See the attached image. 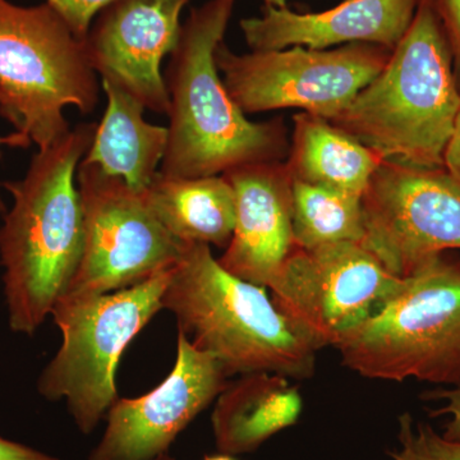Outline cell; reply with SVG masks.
I'll return each mask as SVG.
<instances>
[{"instance_id": "obj_28", "label": "cell", "mask_w": 460, "mask_h": 460, "mask_svg": "<svg viewBox=\"0 0 460 460\" xmlns=\"http://www.w3.org/2000/svg\"><path fill=\"white\" fill-rule=\"evenodd\" d=\"M265 5L275 8H286L288 0H263Z\"/></svg>"}, {"instance_id": "obj_9", "label": "cell", "mask_w": 460, "mask_h": 460, "mask_svg": "<svg viewBox=\"0 0 460 460\" xmlns=\"http://www.w3.org/2000/svg\"><path fill=\"white\" fill-rule=\"evenodd\" d=\"M75 181L84 213L83 256L62 296L108 295L174 266L184 243L160 224L142 192L84 160Z\"/></svg>"}, {"instance_id": "obj_13", "label": "cell", "mask_w": 460, "mask_h": 460, "mask_svg": "<svg viewBox=\"0 0 460 460\" xmlns=\"http://www.w3.org/2000/svg\"><path fill=\"white\" fill-rule=\"evenodd\" d=\"M190 2L115 0L102 9L84 40L93 71L148 111L168 115L162 65L177 48L181 12Z\"/></svg>"}, {"instance_id": "obj_5", "label": "cell", "mask_w": 460, "mask_h": 460, "mask_svg": "<svg viewBox=\"0 0 460 460\" xmlns=\"http://www.w3.org/2000/svg\"><path fill=\"white\" fill-rule=\"evenodd\" d=\"M100 84L84 41L48 3L0 0V115L29 147L53 145L69 132L66 107H98Z\"/></svg>"}, {"instance_id": "obj_1", "label": "cell", "mask_w": 460, "mask_h": 460, "mask_svg": "<svg viewBox=\"0 0 460 460\" xmlns=\"http://www.w3.org/2000/svg\"><path fill=\"white\" fill-rule=\"evenodd\" d=\"M98 123H78L32 156L25 177L3 181L13 205L0 228L9 328L32 335L74 279L84 248L78 165Z\"/></svg>"}, {"instance_id": "obj_16", "label": "cell", "mask_w": 460, "mask_h": 460, "mask_svg": "<svg viewBox=\"0 0 460 460\" xmlns=\"http://www.w3.org/2000/svg\"><path fill=\"white\" fill-rule=\"evenodd\" d=\"M302 396L280 375H242L217 396L211 423L217 450L228 456L256 452L263 443L298 422Z\"/></svg>"}, {"instance_id": "obj_27", "label": "cell", "mask_w": 460, "mask_h": 460, "mask_svg": "<svg viewBox=\"0 0 460 460\" xmlns=\"http://www.w3.org/2000/svg\"><path fill=\"white\" fill-rule=\"evenodd\" d=\"M2 146L27 148L29 145H27L26 141L23 140L21 136H18L17 133H12V135L5 136V137L0 136V147ZM4 201H3L2 196H0V213H4Z\"/></svg>"}, {"instance_id": "obj_26", "label": "cell", "mask_w": 460, "mask_h": 460, "mask_svg": "<svg viewBox=\"0 0 460 460\" xmlns=\"http://www.w3.org/2000/svg\"><path fill=\"white\" fill-rule=\"evenodd\" d=\"M444 169L460 189V111L444 155Z\"/></svg>"}, {"instance_id": "obj_11", "label": "cell", "mask_w": 460, "mask_h": 460, "mask_svg": "<svg viewBox=\"0 0 460 460\" xmlns=\"http://www.w3.org/2000/svg\"><path fill=\"white\" fill-rule=\"evenodd\" d=\"M362 246L401 279L460 250V189L444 168L381 163L362 195Z\"/></svg>"}, {"instance_id": "obj_25", "label": "cell", "mask_w": 460, "mask_h": 460, "mask_svg": "<svg viewBox=\"0 0 460 460\" xmlns=\"http://www.w3.org/2000/svg\"><path fill=\"white\" fill-rule=\"evenodd\" d=\"M0 460H60L0 436Z\"/></svg>"}, {"instance_id": "obj_17", "label": "cell", "mask_w": 460, "mask_h": 460, "mask_svg": "<svg viewBox=\"0 0 460 460\" xmlns=\"http://www.w3.org/2000/svg\"><path fill=\"white\" fill-rule=\"evenodd\" d=\"M102 87L107 109L83 160L144 192L164 159L168 127L148 123L146 108L120 87L108 81H102Z\"/></svg>"}, {"instance_id": "obj_12", "label": "cell", "mask_w": 460, "mask_h": 460, "mask_svg": "<svg viewBox=\"0 0 460 460\" xmlns=\"http://www.w3.org/2000/svg\"><path fill=\"white\" fill-rule=\"evenodd\" d=\"M228 375L211 354L178 334L177 361L165 380L140 398H118L89 460H156L177 436L217 401Z\"/></svg>"}, {"instance_id": "obj_8", "label": "cell", "mask_w": 460, "mask_h": 460, "mask_svg": "<svg viewBox=\"0 0 460 460\" xmlns=\"http://www.w3.org/2000/svg\"><path fill=\"white\" fill-rule=\"evenodd\" d=\"M390 53L378 45L350 44L238 54L223 41L215 62L244 114L299 109L330 120L383 71Z\"/></svg>"}, {"instance_id": "obj_2", "label": "cell", "mask_w": 460, "mask_h": 460, "mask_svg": "<svg viewBox=\"0 0 460 460\" xmlns=\"http://www.w3.org/2000/svg\"><path fill=\"white\" fill-rule=\"evenodd\" d=\"M237 0H208L190 9L164 74L171 107L159 172L169 177L223 175L239 166L284 162L289 153L281 118L252 122L222 80L215 51Z\"/></svg>"}, {"instance_id": "obj_18", "label": "cell", "mask_w": 460, "mask_h": 460, "mask_svg": "<svg viewBox=\"0 0 460 460\" xmlns=\"http://www.w3.org/2000/svg\"><path fill=\"white\" fill-rule=\"evenodd\" d=\"M142 195L177 241L228 247L234 230L235 198L224 175L181 178L157 172Z\"/></svg>"}, {"instance_id": "obj_4", "label": "cell", "mask_w": 460, "mask_h": 460, "mask_svg": "<svg viewBox=\"0 0 460 460\" xmlns=\"http://www.w3.org/2000/svg\"><path fill=\"white\" fill-rule=\"evenodd\" d=\"M178 334L211 354L228 377L280 375L305 380L319 350L278 310L266 288L230 274L204 243H184L162 296Z\"/></svg>"}, {"instance_id": "obj_19", "label": "cell", "mask_w": 460, "mask_h": 460, "mask_svg": "<svg viewBox=\"0 0 460 460\" xmlns=\"http://www.w3.org/2000/svg\"><path fill=\"white\" fill-rule=\"evenodd\" d=\"M383 160L325 118L293 115L286 164L293 180L361 196Z\"/></svg>"}, {"instance_id": "obj_22", "label": "cell", "mask_w": 460, "mask_h": 460, "mask_svg": "<svg viewBox=\"0 0 460 460\" xmlns=\"http://www.w3.org/2000/svg\"><path fill=\"white\" fill-rule=\"evenodd\" d=\"M115 0H47L54 11L62 17L71 31L81 40L86 39L91 25L102 9Z\"/></svg>"}, {"instance_id": "obj_14", "label": "cell", "mask_w": 460, "mask_h": 460, "mask_svg": "<svg viewBox=\"0 0 460 460\" xmlns=\"http://www.w3.org/2000/svg\"><path fill=\"white\" fill-rule=\"evenodd\" d=\"M223 175L234 192L235 224L217 261L239 279L269 289L296 247L292 175L286 162L239 166Z\"/></svg>"}, {"instance_id": "obj_24", "label": "cell", "mask_w": 460, "mask_h": 460, "mask_svg": "<svg viewBox=\"0 0 460 460\" xmlns=\"http://www.w3.org/2000/svg\"><path fill=\"white\" fill-rule=\"evenodd\" d=\"M422 399H425V401L445 402L443 407L429 411V416H449V420L445 423L444 438H449V440L460 441V386L426 392L422 395Z\"/></svg>"}, {"instance_id": "obj_6", "label": "cell", "mask_w": 460, "mask_h": 460, "mask_svg": "<svg viewBox=\"0 0 460 460\" xmlns=\"http://www.w3.org/2000/svg\"><path fill=\"white\" fill-rule=\"evenodd\" d=\"M335 348L363 377L460 386V259L426 262Z\"/></svg>"}, {"instance_id": "obj_3", "label": "cell", "mask_w": 460, "mask_h": 460, "mask_svg": "<svg viewBox=\"0 0 460 460\" xmlns=\"http://www.w3.org/2000/svg\"><path fill=\"white\" fill-rule=\"evenodd\" d=\"M460 111L452 54L431 0H420L410 29L383 71L329 122L383 162L444 168Z\"/></svg>"}, {"instance_id": "obj_20", "label": "cell", "mask_w": 460, "mask_h": 460, "mask_svg": "<svg viewBox=\"0 0 460 460\" xmlns=\"http://www.w3.org/2000/svg\"><path fill=\"white\" fill-rule=\"evenodd\" d=\"M292 198L296 247L337 242L361 244L365 237L361 196L293 180Z\"/></svg>"}, {"instance_id": "obj_7", "label": "cell", "mask_w": 460, "mask_h": 460, "mask_svg": "<svg viewBox=\"0 0 460 460\" xmlns=\"http://www.w3.org/2000/svg\"><path fill=\"white\" fill-rule=\"evenodd\" d=\"M172 268L137 286L95 296H62L51 316L62 345L38 381L39 394L66 401L83 434H91L117 401L118 362L162 307Z\"/></svg>"}, {"instance_id": "obj_10", "label": "cell", "mask_w": 460, "mask_h": 460, "mask_svg": "<svg viewBox=\"0 0 460 460\" xmlns=\"http://www.w3.org/2000/svg\"><path fill=\"white\" fill-rule=\"evenodd\" d=\"M402 284L362 244L337 242L296 246L269 289L278 310L320 350L337 347Z\"/></svg>"}, {"instance_id": "obj_30", "label": "cell", "mask_w": 460, "mask_h": 460, "mask_svg": "<svg viewBox=\"0 0 460 460\" xmlns=\"http://www.w3.org/2000/svg\"><path fill=\"white\" fill-rule=\"evenodd\" d=\"M156 460H174V459H172L171 456H162V458H159Z\"/></svg>"}, {"instance_id": "obj_15", "label": "cell", "mask_w": 460, "mask_h": 460, "mask_svg": "<svg viewBox=\"0 0 460 460\" xmlns=\"http://www.w3.org/2000/svg\"><path fill=\"white\" fill-rule=\"evenodd\" d=\"M420 0H345L317 13H296L265 5L257 17L239 22L251 51L292 47L332 49L371 44L393 50L410 29Z\"/></svg>"}, {"instance_id": "obj_23", "label": "cell", "mask_w": 460, "mask_h": 460, "mask_svg": "<svg viewBox=\"0 0 460 460\" xmlns=\"http://www.w3.org/2000/svg\"><path fill=\"white\" fill-rule=\"evenodd\" d=\"M452 54L453 71L460 91V0H431Z\"/></svg>"}, {"instance_id": "obj_29", "label": "cell", "mask_w": 460, "mask_h": 460, "mask_svg": "<svg viewBox=\"0 0 460 460\" xmlns=\"http://www.w3.org/2000/svg\"><path fill=\"white\" fill-rule=\"evenodd\" d=\"M204 460H237V459H234V456H228V454L220 453V454H217V456H205Z\"/></svg>"}, {"instance_id": "obj_21", "label": "cell", "mask_w": 460, "mask_h": 460, "mask_svg": "<svg viewBox=\"0 0 460 460\" xmlns=\"http://www.w3.org/2000/svg\"><path fill=\"white\" fill-rule=\"evenodd\" d=\"M399 447L393 460H460V441L449 440L428 422L410 413L399 417Z\"/></svg>"}]
</instances>
